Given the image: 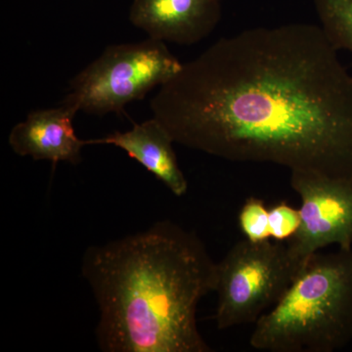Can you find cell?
Here are the masks:
<instances>
[{
  "instance_id": "cell-1",
  "label": "cell",
  "mask_w": 352,
  "mask_h": 352,
  "mask_svg": "<svg viewBox=\"0 0 352 352\" xmlns=\"http://www.w3.org/2000/svg\"><path fill=\"white\" fill-rule=\"evenodd\" d=\"M321 25L217 43L150 102L178 144L231 162L352 176V76Z\"/></svg>"
},
{
  "instance_id": "cell-2",
  "label": "cell",
  "mask_w": 352,
  "mask_h": 352,
  "mask_svg": "<svg viewBox=\"0 0 352 352\" xmlns=\"http://www.w3.org/2000/svg\"><path fill=\"white\" fill-rule=\"evenodd\" d=\"M217 263L194 231L162 220L85 252L82 275L99 308L104 352H210L197 307L214 292Z\"/></svg>"
},
{
  "instance_id": "cell-3",
  "label": "cell",
  "mask_w": 352,
  "mask_h": 352,
  "mask_svg": "<svg viewBox=\"0 0 352 352\" xmlns=\"http://www.w3.org/2000/svg\"><path fill=\"white\" fill-rule=\"evenodd\" d=\"M352 342V250L317 252L256 323L250 344L270 352H333Z\"/></svg>"
},
{
  "instance_id": "cell-4",
  "label": "cell",
  "mask_w": 352,
  "mask_h": 352,
  "mask_svg": "<svg viewBox=\"0 0 352 352\" xmlns=\"http://www.w3.org/2000/svg\"><path fill=\"white\" fill-rule=\"evenodd\" d=\"M182 65L157 39L110 45L69 82L63 104L88 115L122 113L127 104L171 80Z\"/></svg>"
},
{
  "instance_id": "cell-5",
  "label": "cell",
  "mask_w": 352,
  "mask_h": 352,
  "mask_svg": "<svg viewBox=\"0 0 352 352\" xmlns=\"http://www.w3.org/2000/svg\"><path fill=\"white\" fill-rule=\"evenodd\" d=\"M300 270L287 243H236L217 264V328L256 324L281 300Z\"/></svg>"
},
{
  "instance_id": "cell-6",
  "label": "cell",
  "mask_w": 352,
  "mask_h": 352,
  "mask_svg": "<svg viewBox=\"0 0 352 352\" xmlns=\"http://www.w3.org/2000/svg\"><path fill=\"white\" fill-rule=\"evenodd\" d=\"M291 186L302 200L300 228L286 242L296 264L330 245L352 250V176L293 170Z\"/></svg>"
},
{
  "instance_id": "cell-7",
  "label": "cell",
  "mask_w": 352,
  "mask_h": 352,
  "mask_svg": "<svg viewBox=\"0 0 352 352\" xmlns=\"http://www.w3.org/2000/svg\"><path fill=\"white\" fill-rule=\"evenodd\" d=\"M221 0H133L129 21L150 38L192 45L214 31Z\"/></svg>"
},
{
  "instance_id": "cell-8",
  "label": "cell",
  "mask_w": 352,
  "mask_h": 352,
  "mask_svg": "<svg viewBox=\"0 0 352 352\" xmlns=\"http://www.w3.org/2000/svg\"><path fill=\"white\" fill-rule=\"evenodd\" d=\"M78 111L62 104L61 107L32 111L27 119L16 124L8 143L15 154L32 157L34 161H48L76 166L82 163V151L88 140L78 138L73 120Z\"/></svg>"
},
{
  "instance_id": "cell-9",
  "label": "cell",
  "mask_w": 352,
  "mask_h": 352,
  "mask_svg": "<svg viewBox=\"0 0 352 352\" xmlns=\"http://www.w3.org/2000/svg\"><path fill=\"white\" fill-rule=\"evenodd\" d=\"M88 143L113 145L124 150L176 197L184 196L188 191V182L173 150L175 142L156 118L134 124L131 131H116Z\"/></svg>"
},
{
  "instance_id": "cell-10",
  "label": "cell",
  "mask_w": 352,
  "mask_h": 352,
  "mask_svg": "<svg viewBox=\"0 0 352 352\" xmlns=\"http://www.w3.org/2000/svg\"><path fill=\"white\" fill-rule=\"evenodd\" d=\"M322 29L338 50L352 52V0H314Z\"/></svg>"
},
{
  "instance_id": "cell-11",
  "label": "cell",
  "mask_w": 352,
  "mask_h": 352,
  "mask_svg": "<svg viewBox=\"0 0 352 352\" xmlns=\"http://www.w3.org/2000/svg\"><path fill=\"white\" fill-rule=\"evenodd\" d=\"M238 219L245 239L252 243L270 240V210L261 199L256 197L248 198L241 208Z\"/></svg>"
},
{
  "instance_id": "cell-12",
  "label": "cell",
  "mask_w": 352,
  "mask_h": 352,
  "mask_svg": "<svg viewBox=\"0 0 352 352\" xmlns=\"http://www.w3.org/2000/svg\"><path fill=\"white\" fill-rule=\"evenodd\" d=\"M300 226V210H296L282 201L270 210L271 237L276 241L289 240L295 235Z\"/></svg>"
}]
</instances>
